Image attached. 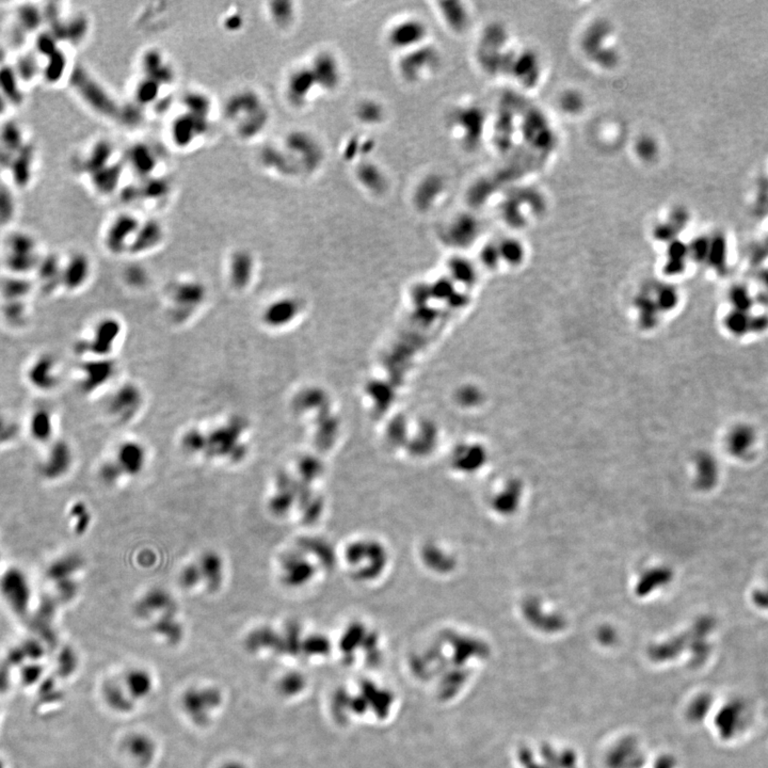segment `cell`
<instances>
[{
  "mask_svg": "<svg viewBox=\"0 0 768 768\" xmlns=\"http://www.w3.org/2000/svg\"><path fill=\"white\" fill-rule=\"evenodd\" d=\"M753 600L757 606L768 609V580L762 588L755 592Z\"/></svg>",
  "mask_w": 768,
  "mask_h": 768,
  "instance_id": "22",
  "label": "cell"
},
{
  "mask_svg": "<svg viewBox=\"0 0 768 768\" xmlns=\"http://www.w3.org/2000/svg\"><path fill=\"white\" fill-rule=\"evenodd\" d=\"M207 293V287L200 281H183L175 285L171 293L175 319L179 321H186L203 305Z\"/></svg>",
  "mask_w": 768,
  "mask_h": 768,
  "instance_id": "1",
  "label": "cell"
},
{
  "mask_svg": "<svg viewBox=\"0 0 768 768\" xmlns=\"http://www.w3.org/2000/svg\"><path fill=\"white\" fill-rule=\"evenodd\" d=\"M500 258V250L498 248H494V246H488L482 253V260H484V265L490 267V268H494L498 265Z\"/></svg>",
  "mask_w": 768,
  "mask_h": 768,
  "instance_id": "20",
  "label": "cell"
},
{
  "mask_svg": "<svg viewBox=\"0 0 768 768\" xmlns=\"http://www.w3.org/2000/svg\"><path fill=\"white\" fill-rule=\"evenodd\" d=\"M484 395L480 389L474 386H461L456 393V400L463 407H475L482 401Z\"/></svg>",
  "mask_w": 768,
  "mask_h": 768,
  "instance_id": "13",
  "label": "cell"
},
{
  "mask_svg": "<svg viewBox=\"0 0 768 768\" xmlns=\"http://www.w3.org/2000/svg\"><path fill=\"white\" fill-rule=\"evenodd\" d=\"M160 239V230L156 227V225H148L146 228V230L140 232L139 236L136 238L134 244H132V253H141V252L148 251V250L152 249L153 246H156Z\"/></svg>",
  "mask_w": 768,
  "mask_h": 768,
  "instance_id": "11",
  "label": "cell"
},
{
  "mask_svg": "<svg viewBox=\"0 0 768 768\" xmlns=\"http://www.w3.org/2000/svg\"><path fill=\"white\" fill-rule=\"evenodd\" d=\"M254 260L251 254L238 251L232 256L229 265L230 282L235 288L244 289L249 286L253 278Z\"/></svg>",
  "mask_w": 768,
  "mask_h": 768,
  "instance_id": "5",
  "label": "cell"
},
{
  "mask_svg": "<svg viewBox=\"0 0 768 768\" xmlns=\"http://www.w3.org/2000/svg\"><path fill=\"white\" fill-rule=\"evenodd\" d=\"M450 274L453 277L454 280L457 282L462 283L464 285H472L476 280V271L474 266L470 264L468 260H464V258H454L450 260L449 265Z\"/></svg>",
  "mask_w": 768,
  "mask_h": 768,
  "instance_id": "10",
  "label": "cell"
},
{
  "mask_svg": "<svg viewBox=\"0 0 768 768\" xmlns=\"http://www.w3.org/2000/svg\"><path fill=\"white\" fill-rule=\"evenodd\" d=\"M300 312V305L297 299L283 297L269 303L262 314L263 323L268 328L280 329L286 327L296 319Z\"/></svg>",
  "mask_w": 768,
  "mask_h": 768,
  "instance_id": "4",
  "label": "cell"
},
{
  "mask_svg": "<svg viewBox=\"0 0 768 768\" xmlns=\"http://www.w3.org/2000/svg\"><path fill=\"white\" fill-rule=\"evenodd\" d=\"M144 401L139 386L134 383H125L110 397L109 412L121 421H128L137 414Z\"/></svg>",
  "mask_w": 768,
  "mask_h": 768,
  "instance_id": "2",
  "label": "cell"
},
{
  "mask_svg": "<svg viewBox=\"0 0 768 768\" xmlns=\"http://www.w3.org/2000/svg\"><path fill=\"white\" fill-rule=\"evenodd\" d=\"M637 307H638L639 311H641V319L643 321V325L647 328H651L654 323V319H655V312L657 309H659L657 303H654L649 297H641L637 299Z\"/></svg>",
  "mask_w": 768,
  "mask_h": 768,
  "instance_id": "15",
  "label": "cell"
},
{
  "mask_svg": "<svg viewBox=\"0 0 768 768\" xmlns=\"http://www.w3.org/2000/svg\"><path fill=\"white\" fill-rule=\"evenodd\" d=\"M501 258L510 264H517L523 258L522 246L515 242H506L500 246Z\"/></svg>",
  "mask_w": 768,
  "mask_h": 768,
  "instance_id": "16",
  "label": "cell"
},
{
  "mask_svg": "<svg viewBox=\"0 0 768 768\" xmlns=\"http://www.w3.org/2000/svg\"><path fill=\"white\" fill-rule=\"evenodd\" d=\"M134 230V223L128 220L118 221L115 227L110 230L107 237L108 248L113 253H121L125 249L127 238Z\"/></svg>",
  "mask_w": 768,
  "mask_h": 768,
  "instance_id": "9",
  "label": "cell"
},
{
  "mask_svg": "<svg viewBox=\"0 0 768 768\" xmlns=\"http://www.w3.org/2000/svg\"><path fill=\"white\" fill-rule=\"evenodd\" d=\"M755 433L749 426H736L729 433L727 448L736 458H746L753 453Z\"/></svg>",
  "mask_w": 768,
  "mask_h": 768,
  "instance_id": "7",
  "label": "cell"
},
{
  "mask_svg": "<svg viewBox=\"0 0 768 768\" xmlns=\"http://www.w3.org/2000/svg\"><path fill=\"white\" fill-rule=\"evenodd\" d=\"M676 295L673 289L662 286L657 291V305L659 309H670L676 305Z\"/></svg>",
  "mask_w": 768,
  "mask_h": 768,
  "instance_id": "17",
  "label": "cell"
},
{
  "mask_svg": "<svg viewBox=\"0 0 768 768\" xmlns=\"http://www.w3.org/2000/svg\"><path fill=\"white\" fill-rule=\"evenodd\" d=\"M368 393L374 399L375 403L377 401L379 405H383L384 408L392 403L393 392L390 386H386V384L380 382L372 383L368 386Z\"/></svg>",
  "mask_w": 768,
  "mask_h": 768,
  "instance_id": "14",
  "label": "cell"
},
{
  "mask_svg": "<svg viewBox=\"0 0 768 768\" xmlns=\"http://www.w3.org/2000/svg\"><path fill=\"white\" fill-rule=\"evenodd\" d=\"M63 283L70 289H77L87 283L91 274V264L85 256H75L63 271Z\"/></svg>",
  "mask_w": 768,
  "mask_h": 768,
  "instance_id": "8",
  "label": "cell"
},
{
  "mask_svg": "<svg viewBox=\"0 0 768 768\" xmlns=\"http://www.w3.org/2000/svg\"><path fill=\"white\" fill-rule=\"evenodd\" d=\"M12 205L11 197L7 191L0 190V216L4 218L9 217L13 209Z\"/></svg>",
  "mask_w": 768,
  "mask_h": 768,
  "instance_id": "21",
  "label": "cell"
},
{
  "mask_svg": "<svg viewBox=\"0 0 768 768\" xmlns=\"http://www.w3.org/2000/svg\"><path fill=\"white\" fill-rule=\"evenodd\" d=\"M116 365L108 358H95L83 368V386L88 391L97 390L113 377Z\"/></svg>",
  "mask_w": 768,
  "mask_h": 768,
  "instance_id": "6",
  "label": "cell"
},
{
  "mask_svg": "<svg viewBox=\"0 0 768 768\" xmlns=\"http://www.w3.org/2000/svg\"><path fill=\"white\" fill-rule=\"evenodd\" d=\"M433 291H435V296L439 299H452L456 296L453 283L448 280L438 281L433 286Z\"/></svg>",
  "mask_w": 768,
  "mask_h": 768,
  "instance_id": "19",
  "label": "cell"
},
{
  "mask_svg": "<svg viewBox=\"0 0 768 768\" xmlns=\"http://www.w3.org/2000/svg\"><path fill=\"white\" fill-rule=\"evenodd\" d=\"M126 281L132 286H142L146 284V272L141 266L128 267L125 272Z\"/></svg>",
  "mask_w": 768,
  "mask_h": 768,
  "instance_id": "18",
  "label": "cell"
},
{
  "mask_svg": "<svg viewBox=\"0 0 768 768\" xmlns=\"http://www.w3.org/2000/svg\"><path fill=\"white\" fill-rule=\"evenodd\" d=\"M121 333L122 326L118 319H102L93 331L92 338L88 342V351L97 358H107L115 349Z\"/></svg>",
  "mask_w": 768,
  "mask_h": 768,
  "instance_id": "3",
  "label": "cell"
},
{
  "mask_svg": "<svg viewBox=\"0 0 768 768\" xmlns=\"http://www.w3.org/2000/svg\"><path fill=\"white\" fill-rule=\"evenodd\" d=\"M699 468H704V470H699V480H700V484L702 487H710L716 482L717 476H718V468H717L716 462L714 459L710 457H704L702 459L699 460Z\"/></svg>",
  "mask_w": 768,
  "mask_h": 768,
  "instance_id": "12",
  "label": "cell"
}]
</instances>
